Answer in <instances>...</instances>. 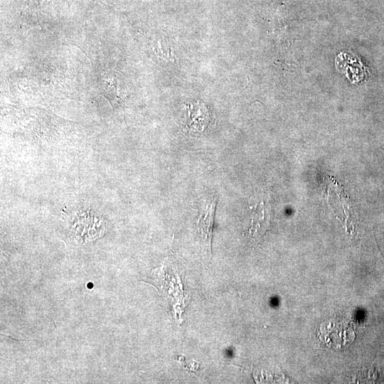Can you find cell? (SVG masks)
<instances>
[{
  "instance_id": "obj_1",
  "label": "cell",
  "mask_w": 384,
  "mask_h": 384,
  "mask_svg": "<svg viewBox=\"0 0 384 384\" xmlns=\"http://www.w3.org/2000/svg\"><path fill=\"white\" fill-rule=\"evenodd\" d=\"M218 198L213 196L202 204L199 209L197 220V231L206 244L210 248L213 236V220Z\"/></svg>"
},
{
  "instance_id": "obj_2",
  "label": "cell",
  "mask_w": 384,
  "mask_h": 384,
  "mask_svg": "<svg viewBox=\"0 0 384 384\" xmlns=\"http://www.w3.org/2000/svg\"><path fill=\"white\" fill-rule=\"evenodd\" d=\"M87 287L92 288V283H89V285H87Z\"/></svg>"
}]
</instances>
